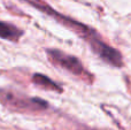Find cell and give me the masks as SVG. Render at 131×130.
Masks as SVG:
<instances>
[{
  "instance_id": "277c9868",
  "label": "cell",
  "mask_w": 131,
  "mask_h": 130,
  "mask_svg": "<svg viewBox=\"0 0 131 130\" xmlns=\"http://www.w3.org/2000/svg\"><path fill=\"white\" fill-rule=\"evenodd\" d=\"M88 45L90 46L91 51L107 64L116 68H121L123 66V55L121 54V52L106 43L100 35L89 40Z\"/></svg>"
},
{
  "instance_id": "8992f818",
  "label": "cell",
  "mask_w": 131,
  "mask_h": 130,
  "mask_svg": "<svg viewBox=\"0 0 131 130\" xmlns=\"http://www.w3.org/2000/svg\"><path fill=\"white\" fill-rule=\"evenodd\" d=\"M31 81L37 88L41 90H46V91H53L58 92V93H62L63 92V88L59 84V83L54 82L52 78H50L48 76L44 75L40 73H36L32 75Z\"/></svg>"
},
{
  "instance_id": "6da1fadb",
  "label": "cell",
  "mask_w": 131,
  "mask_h": 130,
  "mask_svg": "<svg viewBox=\"0 0 131 130\" xmlns=\"http://www.w3.org/2000/svg\"><path fill=\"white\" fill-rule=\"evenodd\" d=\"M0 104L10 112L40 114L50 110L47 100L39 97H30L8 88H0Z\"/></svg>"
},
{
  "instance_id": "5b68a950",
  "label": "cell",
  "mask_w": 131,
  "mask_h": 130,
  "mask_svg": "<svg viewBox=\"0 0 131 130\" xmlns=\"http://www.w3.org/2000/svg\"><path fill=\"white\" fill-rule=\"evenodd\" d=\"M23 35H24V31L21 28L6 21H0V38L1 39L12 41V43H17Z\"/></svg>"
},
{
  "instance_id": "52a82bcc",
  "label": "cell",
  "mask_w": 131,
  "mask_h": 130,
  "mask_svg": "<svg viewBox=\"0 0 131 130\" xmlns=\"http://www.w3.org/2000/svg\"><path fill=\"white\" fill-rule=\"evenodd\" d=\"M22 1H27V2H28V1H29V0H22Z\"/></svg>"
},
{
  "instance_id": "7a4b0ae2",
  "label": "cell",
  "mask_w": 131,
  "mask_h": 130,
  "mask_svg": "<svg viewBox=\"0 0 131 130\" xmlns=\"http://www.w3.org/2000/svg\"><path fill=\"white\" fill-rule=\"evenodd\" d=\"M47 59L54 67L68 71L72 76L83 81L86 84H92L94 82V76L88 70L77 57L63 52L58 48H46Z\"/></svg>"
},
{
  "instance_id": "3957f363",
  "label": "cell",
  "mask_w": 131,
  "mask_h": 130,
  "mask_svg": "<svg viewBox=\"0 0 131 130\" xmlns=\"http://www.w3.org/2000/svg\"><path fill=\"white\" fill-rule=\"evenodd\" d=\"M28 2H29L32 7L37 8L38 10L43 12L46 15L53 17L57 22H59L60 24H62L63 27L67 28V29L71 30L74 34H76L77 36L81 37L85 43H88L91 38H93V37H95L97 35H99L95 29H93V28L89 27V25L84 24V23L79 22V21H77V20H74V18L69 17V16H67V15H63V14L59 13V12L55 10L54 8H52L47 2L43 1V0H29Z\"/></svg>"
}]
</instances>
